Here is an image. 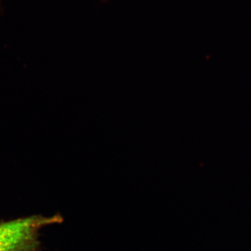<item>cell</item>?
<instances>
[{"instance_id":"6da1fadb","label":"cell","mask_w":251,"mask_h":251,"mask_svg":"<svg viewBox=\"0 0 251 251\" xmlns=\"http://www.w3.org/2000/svg\"><path fill=\"white\" fill-rule=\"evenodd\" d=\"M52 219L23 218L0 224V251H19L44 225Z\"/></svg>"},{"instance_id":"7a4b0ae2","label":"cell","mask_w":251,"mask_h":251,"mask_svg":"<svg viewBox=\"0 0 251 251\" xmlns=\"http://www.w3.org/2000/svg\"></svg>"}]
</instances>
